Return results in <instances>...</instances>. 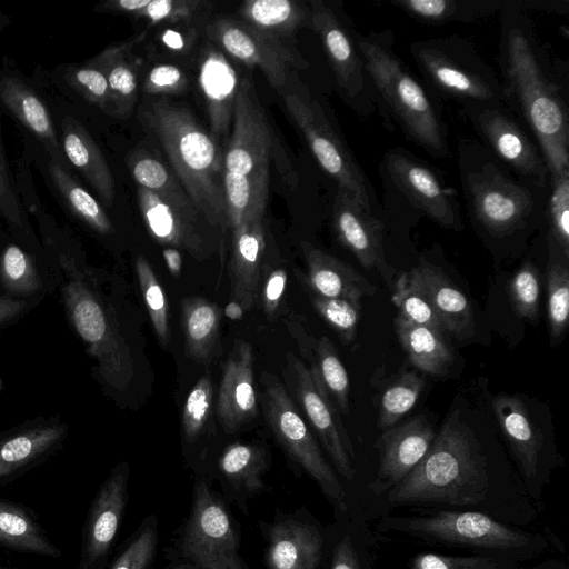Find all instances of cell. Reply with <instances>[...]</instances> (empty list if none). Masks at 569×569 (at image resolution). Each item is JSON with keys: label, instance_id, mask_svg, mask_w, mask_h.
<instances>
[{"label": "cell", "instance_id": "6da1fadb", "mask_svg": "<svg viewBox=\"0 0 569 569\" xmlns=\"http://www.w3.org/2000/svg\"><path fill=\"white\" fill-rule=\"evenodd\" d=\"M383 498L391 508L468 510L528 528L539 509L517 471L450 415L421 462Z\"/></svg>", "mask_w": 569, "mask_h": 569}, {"label": "cell", "instance_id": "7a4b0ae2", "mask_svg": "<svg viewBox=\"0 0 569 569\" xmlns=\"http://www.w3.org/2000/svg\"><path fill=\"white\" fill-rule=\"evenodd\" d=\"M46 251L59 271L64 318L93 362V378L108 396L122 401L133 385L136 366L114 296L106 291L107 272L89 264L69 242L48 238Z\"/></svg>", "mask_w": 569, "mask_h": 569}, {"label": "cell", "instance_id": "3957f363", "mask_svg": "<svg viewBox=\"0 0 569 569\" xmlns=\"http://www.w3.org/2000/svg\"><path fill=\"white\" fill-rule=\"evenodd\" d=\"M518 1L502 13L501 67L508 101L533 133L551 181L569 174V117Z\"/></svg>", "mask_w": 569, "mask_h": 569}, {"label": "cell", "instance_id": "277c9868", "mask_svg": "<svg viewBox=\"0 0 569 569\" xmlns=\"http://www.w3.org/2000/svg\"><path fill=\"white\" fill-rule=\"evenodd\" d=\"M142 129L164 151L171 170L196 208L226 237L224 152L188 106L171 98H142Z\"/></svg>", "mask_w": 569, "mask_h": 569}, {"label": "cell", "instance_id": "5b68a950", "mask_svg": "<svg viewBox=\"0 0 569 569\" xmlns=\"http://www.w3.org/2000/svg\"><path fill=\"white\" fill-rule=\"evenodd\" d=\"M410 510L408 515H382L376 532L432 548L461 549L518 562L533 560L555 549L562 550L561 541L549 528L533 531L468 510Z\"/></svg>", "mask_w": 569, "mask_h": 569}, {"label": "cell", "instance_id": "8992f818", "mask_svg": "<svg viewBox=\"0 0 569 569\" xmlns=\"http://www.w3.org/2000/svg\"><path fill=\"white\" fill-rule=\"evenodd\" d=\"M356 43L376 92L412 142L433 157L448 156L445 127L425 89L382 34L358 36Z\"/></svg>", "mask_w": 569, "mask_h": 569}, {"label": "cell", "instance_id": "52a82bcc", "mask_svg": "<svg viewBox=\"0 0 569 569\" xmlns=\"http://www.w3.org/2000/svg\"><path fill=\"white\" fill-rule=\"evenodd\" d=\"M269 173L248 178L224 171L223 188L230 231L231 297L243 310L251 309L267 249L264 216L269 197Z\"/></svg>", "mask_w": 569, "mask_h": 569}, {"label": "cell", "instance_id": "ba28073f", "mask_svg": "<svg viewBox=\"0 0 569 569\" xmlns=\"http://www.w3.org/2000/svg\"><path fill=\"white\" fill-rule=\"evenodd\" d=\"M460 179L475 223L492 237H506L523 229L537 202L532 192L498 164L487 150L466 144L459 151Z\"/></svg>", "mask_w": 569, "mask_h": 569}, {"label": "cell", "instance_id": "9c48e42d", "mask_svg": "<svg viewBox=\"0 0 569 569\" xmlns=\"http://www.w3.org/2000/svg\"><path fill=\"white\" fill-rule=\"evenodd\" d=\"M261 402L264 418L283 451L319 486L333 509L336 520H342L356 509L333 467L302 418L282 381L273 373H261Z\"/></svg>", "mask_w": 569, "mask_h": 569}, {"label": "cell", "instance_id": "30bf717a", "mask_svg": "<svg viewBox=\"0 0 569 569\" xmlns=\"http://www.w3.org/2000/svg\"><path fill=\"white\" fill-rule=\"evenodd\" d=\"M410 52L431 86L467 108L508 102L503 83L468 41L458 37L419 40Z\"/></svg>", "mask_w": 569, "mask_h": 569}, {"label": "cell", "instance_id": "8fae6325", "mask_svg": "<svg viewBox=\"0 0 569 569\" xmlns=\"http://www.w3.org/2000/svg\"><path fill=\"white\" fill-rule=\"evenodd\" d=\"M273 163L286 183L297 176L259 100L251 72L242 74L236 98L224 171L243 177L269 173Z\"/></svg>", "mask_w": 569, "mask_h": 569}, {"label": "cell", "instance_id": "7c38bea8", "mask_svg": "<svg viewBox=\"0 0 569 569\" xmlns=\"http://www.w3.org/2000/svg\"><path fill=\"white\" fill-rule=\"evenodd\" d=\"M178 551V559L199 569H248L239 555V535L232 515L203 480L194 486L190 512L179 533Z\"/></svg>", "mask_w": 569, "mask_h": 569}, {"label": "cell", "instance_id": "4fadbf2b", "mask_svg": "<svg viewBox=\"0 0 569 569\" xmlns=\"http://www.w3.org/2000/svg\"><path fill=\"white\" fill-rule=\"evenodd\" d=\"M284 108L306 139L313 157L338 188L372 210V189L352 154L333 129L323 109L305 90L289 86L280 92Z\"/></svg>", "mask_w": 569, "mask_h": 569}, {"label": "cell", "instance_id": "5bb4252c", "mask_svg": "<svg viewBox=\"0 0 569 569\" xmlns=\"http://www.w3.org/2000/svg\"><path fill=\"white\" fill-rule=\"evenodd\" d=\"M203 37L238 64L259 68L279 93L290 83L295 71L309 67L297 44L272 38L239 18L218 16L203 26Z\"/></svg>", "mask_w": 569, "mask_h": 569}, {"label": "cell", "instance_id": "9a60e30c", "mask_svg": "<svg viewBox=\"0 0 569 569\" xmlns=\"http://www.w3.org/2000/svg\"><path fill=\"white\" fill-rule=\"evenodd\" d=\"M286 387L297 399L309 425L329 456L336 472L352 481L356 452L351 439L342 425L340 413L313 379L309 368L295 355H286L283 370Z\"/></svg>", "mask_w": 569, "mask_h": 569}, {"label": "cell", "instance_id": "2e32d148", "mask_svg": "<svg viewBox=\"0 0 569 569\" xmlns=\"http://www.w3.org/2000/svg\"><path fill=\"white\" fill-rule=\"evenodd\" d=\"M141 217L159 243L201 260L219 251L226 237L194 206H181L142 187L137 189Z\"/></svg>", "mask_w": 569, "mask_h": 569}, {"label": "cell", "instance_id": "e0dca14e", "mask_svg": "<svg viewBox=\"0 0 569 569\" xmlns=\"http://www.w3.org/2000/svg\"><path fill=\"white\" fill-rule=\"evenodd\" d=\"M492 407L517 465V473L528 496L541 510L543 490L559 459L546 449L542 433L518 396L499 393Z\"/></svg>", "mask_w": 569, "mask_h": 569}, {"label": "cell", "instance_id": "ac0fdd59", "mask_svg": "<svg viewBox=\"0 0 569 569\" xmlns=\"http://www.w3.org/2000/svg\"><path fill=\"white\" fill-rule=\"evenodd\" d=\"M130 468L114 466L89 507L81 536L77 569H106L128 503Z\"/></svg>", "mask_w": 569, "mask_h": 569}, {"label": "cell", "instance_id": "d6986e66", "mask_svg": "<svg viewBox=\"0 0 569 569\" xmlns=\"http://www.w3.org/2000/svg\"><path fill=\"white\" fill-rule=\"evenodd\" d=\"M385 168L396 188L417 209L443 228L462 229L456 191L428 166L402 149H393L386 154Z\"/></svg>", "mask_w": 569, "mask_h": 569}, {"label": "cell", "instance_id": "ffe728a7", "mask_svg": "<svg viewBox=\"0 0 569 569\" xmlns=\"http://www.w3.org/2000/svg\"><path fill=\"white\" fill-rule=\"evenodd\" d=\"M503 104L469 107L468 113L495 156L532 183L550 177L543 157Z\"/></svg>", "mask_w": 569, "mask_h": 569}, {"label": "cell", "instance_id": "44dd1931", "mask_svg": "<svg viewBox=\"0 0 569 569\" xmlns=\"http://www.w3.org/2000/svg\"><path fill=\"white\" fill-rule=\"evenodd\" d=\"M69 436L60 415L38 416L0 432V486H4L56 455Z\"/></svg>", "mask_w": 569, "mask_h": 569}, {"label": "cell", "instance_id": "7402d4cb", "mask_svg": "<svg viewBox=\"0 0 569 569\" xmlns=\"http://www.w3.org/2000/svg\"><path fill=\"white\" fill-rule=\"evenodd\" d=\"M309 4V28L319 36L336 81L343 97L355 108L366 111L369 107L366 68L357 43L336 12L323 1Z\"/></svg>", "mask_w": 569, "mask_h": 569}, {"label": "cell", "instance_id": "603a6c76", "mask_svg": "<svg viewBox=\"0 0 569 569\" xmlns=\"http://www.w3.org/2000/svg\"><path fill=\"white\" fill-rule=\"evenodd\" d=\"M332 228L337 240L367 270L376 269L386 284L393 287L395 269L387 262L383 249V226L373 211L353 194L338 188L332 206Z\"/></svg>", "mask_w": 569, "mask_h": 569}, {"label": "cell", "instance_id": "cb8c5ba5", "mask_svg": "<svg viewBox=\"0 0 569 569\" xmlns=\"http://www.w3.org/2000/svg\"><path fill=\"white\" fill-rule=\"evenodd\" d=\"M436 433L423 416L386 429L377 439L379 463L367 489L376 497H385L402 481L425 458Z\"/></svg>", "mask_w": 569, "mask_h": 569}, {"label": "cell", "instance_id": "d4e9b609", "mask_svg": "<svg viewBox=\"0 0 569 569\" xmlns=\"http://www.w3.org/2000/svg\"><path fill=\"white\" fill-rule=\"evenodd\" d=\"M197 54V83L206 106L210 134L222 143L230 137L242 74L238 63L203 38Z\"/></svg>", "mask_w": 569, "mask_h": 569}, {"label": "cell", "instance_id": "484cf974", "mask_svg": "<svg viewBox=\"0 0 569 569\" xmlns=\"http://www.w3.org/2000/svg\"><path fill=\"white\" fill-rule=\"evenodd\" d=\"M328 546V527L307 517L284 516L267 531L268 569H320Z\"/></svg>", "mask_w": 569, "mask_h": 569}, {"label": "cell", "instance_id": "4316f807", "mask_svg": "<svg viewBox=\"0 0 569 569\" xmlns=\"http://www.w3.org/2000/svg\"><path fill=\"white\" fill-rule=\"evenodd\" d=\"M59 281L46 249L13 241L0 247V296L42 301L58 290Z\"/></svg>", "mask_w": 569, "mask_h": 569}, {"label": "cell", "instance_id": "83f0119b", "mask_svg": "<svg viewBox=\"0 0 569 569\" xmlns=\"http://www.w3.org/2000/svg\"><path fill=\"white\" fill-rule=\"evenodd\" d=\"M258 415V396L254 386V355L244 340L234 341L223 365L220 381L217 417L222 429L232 433Z\"/></svg>", "mask_w": 569, "mask_h": 569}, {"label": "cell", "instance_id": "f1b7e54d", "mask_svg": "<svg viewBox=\"0 0 569 569\" xmlns=\"http://www.w3.org/2000/svg\"><path fill=\"white\" fill-rule=\"evenodd\" d=\"M300 249L307 267L300 279L307 291L325 298H358L376 293V287L351 266L302 241Z\"/></svg>", "mask_w": 569, "mask_h": 569}, {"label": "cell", "instance_id": "f546056e", "mask_svg": "<svg viewBox=\"0 0 569 569\" xmlns=\"http://www.w3.org/2000/svg\"><path fill=\"white\" fill-rule=\"evenodd\" d=\"M288 328L296 338L301 355L309 361L313 379L339 413L349 412V377L339 353L327 336L311 337L298 321Z\"/></svg>", "mask_w": 569, "mask_h": 569}, {"label": "cell", "instance_id": "4dcf8cb0", "mask_svg": "<svg viewBox=\"0 0 569 569\" xmlns=\"http://www.w3.org/2000/svg\"><path fill=\"white\" fill-rule=\"evenodd\" d=\"M412 272L447 333L458 340L470 338L475 333V317L467 297L438 267L428 261L421 260Z\"/></svg>", "mask_w": 569, "mask_h": 569}, {"label": "cell", "instance_id": "1f68e13d", "mask_svg": "<svg viewBox=\"0 0 569 569\" xmlns=\"http://www.w3.org/2000/svg\"><path fill=\"white\" fill-rule=\"evenodd\" d=\"M143 31L134 38L110 46L90 60L100 68L108 81L111 116L127 119L131 116L140 92L138 62L131 54L132 48L146 38Z\"/></svg>", "mask_w": 569, "mask_h": 569}, {"label": "cell", "instance_id": "d6a6232c", "mask_svg": "<svg viewBox=\"0 0 569 569\" xmlns=\"http://www.w3.org/2000/svg\"><path fill=\"white\" fill-rule=\"evenodd\" d=\"M376 536L366 516L353 511L328 527L327 569H376Z\"/></svg>", "mask_w": 569, "mask_h": 569}, {"label": "cell", "instance_id": "836d02e7", "mask_svg": "<svg viewBox=\"0 0 569 569\" xmlns=\"http://www.w3.org/2000/svg\"><path fill=\"white\" fill-rule=\"evenodd\" d=\"M62 146L68 160L93 187L102 202L111 206L116 189L111 170L99 147L76 119L67 117L62 122Z\"/></svg>", "mask_w": 569, "mask_h": 569}, {"label": "cell", "instance_id": "e575fe53", "mask_svg": "<svg viewBox=\"0 0 569 569\" xmlns=\"http://www.w3.org/2000/svg\"><path fill=\"white\" fill-rule=\"evenodd\" d=\"M239 19L282 42L296 44L295 36L309 27V4L292 0H248L238 9Z\"/></svg>", "mask_w": 569, "mask_h": 569}, {"label": "cell", "instance_id": "d590c367", "mask_svg": "<svg viewBox=\"0 0 569 569\" xmlns=\"http://www.w3.org/2000/svg\"><path fill=\"white\" fill-rule=\"evenodd\" d=\"M221 311L202 297H188L181 303V328L186 352L197 362H208L220 342Z\"/></svg>", "mask_w": 569, "mask_h": 569}, {"label": "cell", "instance_id": "8d00e7d4", "mask_svg": "<svg viewBox=\"0 0 569 569\" xmlns=\"http://www.w3.org/2000/svg\"><path fill=\"white\" fill-rule=\"evenodd\" d=\"M0 100L44 144L58 162L61 149L48 110L39 97L21 80L0 79Z\"/></svg>", "mask_w": 569, "mask_h": 569}, {"label": "cell", "instance_id": "74e56055", "mask_svg": "<svg viewBox=\"0 0 569 569\" xmlns=\"http://www.w3.org/2000/svg\"><path fill=\"white\" fill-rule=\"evenodd\" d=\"M0 546L51 558L60 557L62 553L28 508L2 499H0Z\"/></svg>", "mask_w": 569, "mask_h": 569}, {"label": "cell", "instance_id": "f35d334b", "mask_svg": "<svg viewBox=\"0 0 569 569\" xmlns=\"http://www.w3.org/2000/svg\"><path fill=\"white\" fill-rule=\"evenodd\" d=\"M393 323L399 342L416 368L436 376L447 373L453 362V355L441 335L399 315Z\"/></svg>", "mask_w": 569, "mask_h": 569}, {"label": "cell", "instance_id": "ab89813d", "mask_svg": "<svg viewBox=\"0 0 569 569\" xmlns=\"http://www.w3.org/2000/svg\"><path fill=\"white\" fill-rule=\"evenodd\" d=\"M218 465L223 478L244 498L259 495L266 489L263 476L269 468V457L264 448L231 443L222 451Z\"/></svg>", "mask_w": 569, "mask_h": 569}, {"label": "cell", "instance_id": "60d3db41", "mask_svg": "<svg viewBox=\"0 0 569 569\" xmlns=\"http://www.w3.org/2000/svg\"><path fill=\"white\" fill-rule=\"evenodd\" d=\"M419 21L441 24L469 22L508 8L511 0H391Z\"/></svg>", "mask_w": 569, "mask_h": 569}, {"label": "cell", "instance_id": "b9f144b4", "mask_svg": "<svg viewBox=\"0 0 569 569\" xmlns=\"http://www.w3.org/2000/svg\"><path fill=\"white\" fill-rule=\"evenodd\" d=\"M48 171L56 188L63 197L71 211L83 223L99 236L107 237L113 233L114 228L112 221L101 204L73 180L59 162L51 159L48 164Z\"/></svg>", "mask_w": 569, "mask_h": 569}, {"label": "cell", "instance_id": "7bdbcfd3", "mask_svg": "<svg viewBox=\"0 0 569 569\" xmlns=\"http://www.w3.org/2000/svg\"><path fill=\"white\" fill-rule=\"evenodd\" d=\"M127 163L138 187L178 204L194 206L173 171L160 159L147 152H133L127 159Z\"/></svg>", "mask_w": 569, "mask_h": 569}, {"label": "cell", "instance_id": "ee69618b", "mask_svg": "<svg viewBox=\"0 0 569 569\" xmlns=\"http://www.w3.org/2000/svg\"><path fill=\"white\" fill-rule=\"evenodd\" d=\"M547 266V313L550 336L559 339L567 327L569 315L568 260L556 248L549 246Z\"/></svg>", "mask_w": 569, "mask_h": 569}, {"label": "cell", "instance_id": "f6af8a7d", "mask_svg": "<svg viewBox=\"0 0 569 569\" xmlns=\"http://www.w3.org/2000/svg\"><path fill=\"white\" fill-rule=\"evenodd\" d=\"M391 301L405 319L428 327L443 337V323L425 295L412 270L402 273L395 282Z\"/></svg>", "mask_w": 569, "mask_h": 569}, {"label": "cell", "instance_id": "bcb514c9", "mask_svg": "<svg viewBox=\"0 0 569 569\" xmlns=\"http://www.w3.org/2000/svg\"><path fill=\"white\" fill-rule=\"evenodd\" d=\"M425 387L421 377L403 371L383 391L379 403L378 426L381 429L393 427L418 401Z\"/></svg>", "mask_w": 569, "mask_h": 569}, {"label": "cell", "instance_id": "7dc6e473", "mask_svg": "<svg viewBox=\"0 0 569 569\" xmlns=\"http://www.w3.org/2000/svg\"><path fill=\"white\" fill-rule=\"evenodd\" d=\"M159 545L157 518L149 516L124 541L109 569H151Z\"/></svg>", "mask_w": 569, "mask_h": 569}, {"label": "cell", "instance_id": "c3c4849f", "mask_svg": "<svg viewBox=\"0 0 569 569\" xmlns=\"http://www.w3.org/2000/svg\"><path fill=\"white\" fill-rule=\"evenodd\" d=\"M134 269L154 333L161 347L166 349L170 340V329L168 305L163 289L152 267L143 256H137Z\"/></svg>", "mask_w": 569, "mask_h": 569}, {"label": "cell", "instance_id": "681fc988", "mask_svg": "<svg viewBox=\"0 0 569 569\" xmlns=\"http://www.w3.org/2000/svg\"><path fill=\"white\" fill-rule=\"evenodd\" d=\"M317 313L335 330L343 343H351L357 336L361 299L325 298L307 291Z\"/></svg>", "mask_w": 569, "mask_h": 569}, {"label": "cell", "instance_id": "f907efd6", "mask_svg": "<svg viewBox=\"0 0 569 569\" xmlns=\"http://www.w3.org/2000/svg\"><path fill=\"white\" fill-rule=\"evenodd\" d=\"M203 0H147L136 18H143L150 26L199 23L210 10Z\"/></svg>", "mask_w": 569, "mask_h": 569}, {"label": "cell", "instance_id": "816d5d0a", "mask_svg": "<svg viewBox=\"0 0 569 569\" xmlns=\"http://www.w3.org/2000/svg\"><path fill=\"white\" fill-rule=\"evenodd\" d=\"M212 402V379L206 372L189 391L182 409L181 427L186 441L194 442L201 436L209 420Z\"/></svg>", "mask_w": 569, "mask_h": 569}, {"label": "cell", "instance_id": "f5cc1de1", "mask_svg": "<svg viewBox=\"0 0 569 569\" xmlns=\"http://www.w3.org/2000/svg\"><path fill=\"white\" fill-rule=\"evenodd\" d=\"M409 569H525V567L518 561L499 557L418 552L410 559Z\"/></svg>", "mask_w": 569, "mask_h": 569}, {"label": "cell", "instance_id": "db71d44e", "mask_svg": "<svg viewBox=\"0 0 569 569\" xmlns=\"http://www.w3.org/2000/svg\"><path fill=\"white\" fill-rule=\"evenodd\" d=\"M548 222L549 246L569 259V174L551 181Z\"/></svg>", "mask_w": 569, "mask_h": 569}, {"label": "cell", "instance_id": "11a10c76", "mask_svg": "<svg viewBox=\"0 0 569 569\" xmlns=\"http://www.w3.org/2000/svg\"><path fill=\"white\" fill-rule=\"evenodd\" d=\"M509 295L515 311L529 321H536L539 312L540 277L530 262L523 263L509 283Z\"/></svg>", "mask_w": 569, "mask_h": 569}, {"label": "cell", "instance_id": "9f6ffc18", "mask_svg": "<svg viewBox=\"0 0 569 569\" xmlns=\"http://www.w3.org/2000/svg\"><path fill=\"white\" fill-rule=\"evenodd\" d=\"M189 84V77L181 67L160 62L144 72L140 82V91L144 98H170L184 93Z\"/></svg>", "mask_w": 569, "mask_h": 569}, {"label": "cell", "instance_id": "6f0895ef", "mask_svg": "<svg viewBox=\"0 0 569 569\" xmlns=\"http://www.w3.org/2000/svg\"><path fill=\"white\" fill-rule=\"evenodd\" d=\"M64 77L88 101L111 116L109 86L100 68L89 61L84 66L69 68Z\"/></svg>", "mask_w": 569, "mask_h": 569}, {"label": "cell", "instance_id": "680465c9", "mask_svg": "<svg viewBox=\"0 0 569 569\" xmlns=\"http://www.w3.org/2000/svg\"><path fill=\"white\" fill-rule=\"evenodd\" d=\"M203 26L199 23H181L159 26L154 34V50L170 56L191 53L203 37Z\"/></svg>", "mask_w": 569, "mask_h": 569}, {"label": "cell", "instance_id": "91938a15", "mask_svg": "<svg viewBox=\"0 0 569 569\" xmlns=\"http://www.w3.org/2000/svg\"><path fill=\"white\" fill-rule=\"evenodd\" d=\"M0 213L7 221L20 232L26 233V227L19 202L11 188L9 174L7 170L2 143L0 140Z\"/></svg>", "mask_w": 569, "mask_h": 569}, {"label": "cell", "instance_id": "94428289", "mask_svg": "<svg viewBox=\"0 0 569 569\" xmlns=\"http://www.w3.org/2000/svg\"><path fill=\"white\" fill-rule=\"evenodd\" d=\"M287 272L283 268H271L263 281L261 300L262 309L269 319H273L280 308L287 284Z\"/></svg>", "mask_w": 569, "mask_h": 569}, {"label": "cell", "instance_id": "6125c7cd", "mask_svg": "<svg viewBox=\"0 0 569 569\" xmlns=\"http://www.w3.org/2000/svg\"><path fill=\"white\" fill-rule=\"evenodd\" d=\"M40 302L39 300H18L0 296V332L26 317Z\"/></svg>", "mask_w": 569, "mask_h": 569}, {"label": "cell", "instance_id": "be15d7a7", "mask_svg": "<svg viewBox=\"0 0 569 569\" xmlns=\"http://www.w3.org/2000/svg\"><path fill=\"white\" fill-rule=\"evenodd\" d=\"M162 253L170 273L173 277H178L182 268V257L180 250L167 247Z\"/></svg>", "mask_w": 569, "mask_h": 569}, {"label": "cell", "instance_id": "e7e4bbea", "mask_svg": "<svg viewBox=\"0 0 569 569\" xmlns=\"http://www.w3.org/2000/svg\"><path fill=\"white\" fill-rule=\"evenodd\" d=\"M525 569H569V566L563 559L550 558Z\"/></svg>", "mask_w": 569, "mask_h": 569}, {"label": "cell", "instance_id": "03108f58", "mask_svg": "<svg viewBox=\"0 0 569 569\" xmlns=\"http://www.w3.org/2000/svg\"><path fill=\"white\" fill-rule=\"evenodd\" d=\"M226 316L230 319H240L243 315L242 307L237 301H231L226 306L224 309Z\"/></svg>", "mask_w": 569, "mask_h": 569}, {"label": "cell", "instance_id": "003e7915", "mask_svg": "<svg viewBox=\"0 0 569 569\" xmlns=\"http://www.w3.org/2000/svg\"><path fill=\"white\" fill-rule=\"evenodd\" d=\"M162 569H199V568L188 561L177 559L174 562L168 565L167 567H164Z\"/></svg>", "mask_w": 569, "mask_h": 569}]
</instances>
